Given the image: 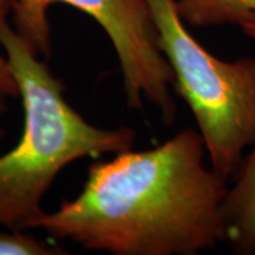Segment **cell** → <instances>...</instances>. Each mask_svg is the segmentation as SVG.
<instances>
[{"label":"cell","instance_id":"8","mask_svg":"<svg viewBox=\"0 0 255 255\" xmlns=\"http://www.w3.org/2000/svg\"><path fill=\"white\" fill-rule=\"evenodd\" d=\"M0 94L10 98H17L18 87L14 75L10 70L9 61L6 55L0 54Z\"/></svg>","mask_w":255,"mask_h":255},{"label":"cell","instance_id":"5","mask_svg":"<svg viewBox=\"0 0 255 255\" xmlns=\"http://www.w3.org/2000/svg\"><path fill=\"white\" fill-rule=\"evenodd\" d=\"M231 177L223 207L227 241L237 254H255V140Z\"/></svg>","mask_w":255,"mask_h":255},{"label":"cell","instance_id":"4","mask_svg":"<svg viewBox=\"0 0 255 255\" xmlns=\"http://www.w3.org/2000/svg\"><path fill=\"white\" fill-rule=\"evenodd\" d=\"M54 3L84 11L104 28L118 55L128 107L142 110L143 102H149L170 125L176 118L170 92L173 71L160 48L146 0H17L13 9L14 30L44 57L51 55L47 10Z\"/></svg>","mask_w":255,"mask_h":255},{"label":"cell","instance_id":"7","mask_svg":"<svg viewBox=\"0 0 255 255\" xmlns=\"http://www.w3.org/2000/svg\"><path fill=\"white\" fill-rule=\"evenodd\" d=\"M61 247H53L40 243L36 237L10 230L0 231V255H65Z\"/></svg>","mask_w":255,"mask_h":255},{"label":"cell","instance_id":"10","mask_svg":"<svg viewBox=\"0 0 255 255\" xmlns=\"http://www.w3.org/2000/svg\"><path fill=\"white\" fill-rule=\"evenodd\" d=\"M4 100H6V97L0 94V142L4 137V129H3V125H1V117L6 114V104H4Z\"/></svg>","mask_w":255,"mask_h":255},{"label":"cell","instance_id":"6","mask_svg":"<svg viewBox=\"0 0 255 255\" xmlns=\"http://www.w3.org/2000/svg\"><path fill=\"white\" fill-rule=\"evenodd\" d=\"M182 20L191 27L255 24V0H174Z\"/></svg>","mask_w":255,"mask_h":255},{"label":"cell","instance_id":"2","mask_svg":"<svg viewBox=\"0 0 255 255\" xmlns=\"http://www.w3.org/2000/svg\"><path fill=\"white\" fill-rule=\"evenodd\" d=\"M0 44L24 108L23 135L0 156V226L23 231L44 213L43 197L67 164L128 150L136 133L127 127L104 129L82 118L65 100L63 82L6 16H0Z\"/></svg>","mask_w":255,"mask_h":255},{"label":"cell","instance_id":"3","mask_svg":"<svg viewBox=\"0 0 255 255\" xmlns=\"http://www.w3.org/2000/svg\"><path fill=\"white\" fill-rule=\"evenodd\" d=\"M177 92L193 112L210 166L230 179L255 140V58L224 61L191 36L174 0H146Z\"/></svg>","mask_w":255,"mask_h":255},{"label":"cell","instance_id":"11","mask_svg":"<svg viewBox=\"0 0 255 255\" xmlns=\"http://www.w3.org/2000/svg\"><path fill=\"white\" fill-rule=\"evenodd\" d=\"M241 30H243V33L247 34L248 37L255 38V24H246V26L241 27Z\"/></svg>","mask_w":255,"mask_h":255},{"label":"cell","instance_id":"9","mask_svg":"<svg viewBox=\"0 0 255 255\" xmlns=\"http://www.w3.org/2000/svg\"><path fill=\"white\" fill-rule=\"evenodd\" d=\"M17 0H0V16H9L13 13V9L16 6Z\"/></svg>","mask_w":255,"mask_h":255},{"label":"cell","instance_id":"1","mask_svg":"<svg viewBox=\"0 0 255 255\" xmlns=\"http://www.w3.org/2000/svg\"><path fill=\"white\" fill-rule=\"evenodd\" d=\"M200 132L94 162L80 196L30 228L114 255H191L227 241L228 179L206 166Z\"/></svg>","mask_w":255,"mask_h":255}]
</instances>
